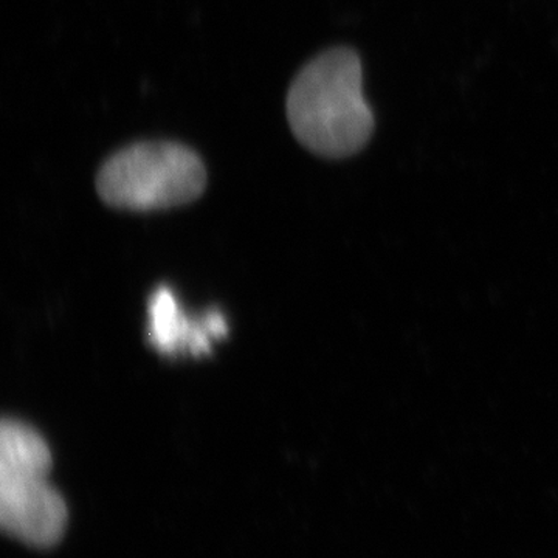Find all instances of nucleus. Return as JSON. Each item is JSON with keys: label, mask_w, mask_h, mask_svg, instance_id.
Wrapping results in <instances>:
<instances>
[{"label": "nucleus", "mask_w": 558, "mask_h": 558, "mask_svg": "<svg viewBox=\"0 0 558 558\" xmlns=\"http://www.w3.org/2000/svg\"><path fill=\"white\" fill-rule=\"evenodd\" d=\"M213 339L207 315L201 322H190L180 311L171 289L161 286L150 295L149 343L161 354L174 355L180 351L208 354Z\"/></svg>", "instance_id": "nucleus-4"}, {"label": "nucleus", "mask_w": 558, "mask_h": 558, "mask_svg": "<svg viewBox=\"0 0 558 558\" xmlns=\"http://www.w3.org/2000/svg\"><path fill=\"white\" fill-rule=\"evenodd\" d=\"M286 112L301 145L326 159L354 156L369 142L374 116L363 97V70L351 49H330L300 70Z\"/></svg>", "instance_id": "nucleus-1"}, {"label": "nucleus", "mask_w": 558, "mask_h": 558, "mask_svg": "<svg viewBox=\"0 0 558 558\" xmlns=\"http://www.w3.org/2000/svg\"><path fill=\"white\" fill-rule=\"evenodd\" d=\"M51 453L46 439L25 422L3 418L0 427V526L33 548L60 543L68 505L49 483Z\"/></svg>", "instance_id": "nucleus-2"}, {"label": "nucleus", "mask_w": 558, "mask_h": 558, "mask_svg": "<svg viewBox=\"0 0 558 558\" xmlns=\"http://www.w3.org/2000/svg\"><path fill=\"white\" fill-rule=\"evenodd\" d=\"M207 186L204 161L175 142H140L105 161L97 175L102 202L113 208L154 211L190 204Z\"/></svg>", "instance_id": "nucleus-3"}]
</instances>
